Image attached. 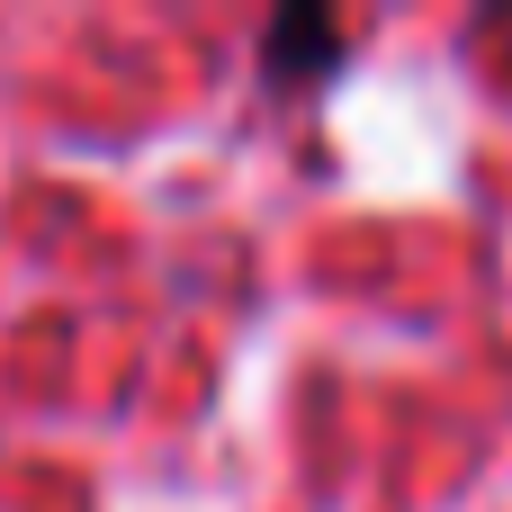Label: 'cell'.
Masks as SVG:
<instances>
[{"mask_svg": "<svg viewBox=\"0 0 512 512\" xmlns=\"http://www.w3.org/2000/svg\"><path fill=\"white\" fill-rule=\"evenodd\" d=\"M342 45H351V27H342L333 9H315V0H297V9L270 18V36H261V72H270L279 90H315V81L342 72Z\"/></svg>", "mask_w": 512, "mask_h": 512, "instance_id": "1", "label": "cell"}]
</instances>
